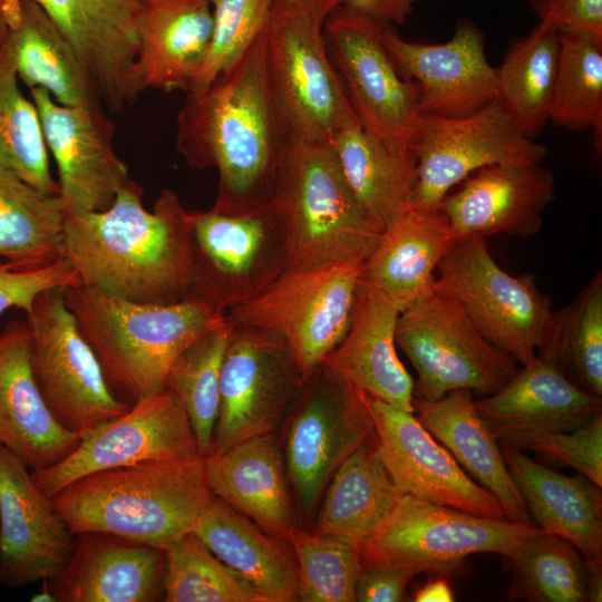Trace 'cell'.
Instances as JSON below:
<instances>
[{"mask_svg": "<svg viewBox=\"0 0 602 602\" xmlns=\"http://www.w3.org/2000/svg\"><path fill=\"white\" fill-rule=\"evenodd\" d=\"M264 32L206 89L188 93L177 115L176 149L190 167L216 169L212 208L221 212L271 202L289 142L268 86Z\"/></svg>", "mask_w": 602, "mask_h": 602, "instance_id": "cell-1", "label": "cell"}, {"mask_svg": "<svg viewBox=\"0 0 602 602\" xmlns=\"http://www.w3.org/2000/svg\"><path fill=\"white\" fill-rule=\"evenodd\" d=\"M192 212L164 188L153 210L128 179L109 207L66 214L62 256L82 285L136 303L192 298Z\"/></svg>", "mask_w": 602, "mask_h": 602, "instance_id": "cell-2", "label": "cell"}, {"mask_svg": "<svg viewBox=\"0 0 602 602\" xmlns=\"http://www.w3.org/2000/svg\"><path fill=\"white\" fill-rule=\"evenodd\" d=\"M213 497L201 458L96 472L50 499L74 535L97 532L165 550L193 531Z\"/></svg>", "mask_w": 602, "mask_h": 602, "instance_id": "cell-3", "label": "cell"}, {"mask_svg": "<svg viewBox=\"0 0 602 602\" xmlns=\"http://www.w3.org/2000/svg\"><path fill=\"white\" fill-rule=\"evenodd\" d=\"M64 295L110 388L135 401L164 390L175 358L227 319L225 312L197 298L136 303L82 284L66 287Z\"/></svg>", "mask_w": 602, "mask_h": 602, "instance_id": "cell-4", "label": "cell"}, {"mask_svg": "<svg viewBox=\"0 0 602 602\" xmlns=\"http://www.w3.org/2000/svg\"><path fill=\"white\" fill-rule=\"evenodd\" d=\"M271 202L285 224L293 266L365 260L383 233L355 196L330 144L289 139Z\"/></svg>", "mask_w": 602, "mask_h": 602, "instance_id": "cell-5", "label": "cell"}, {"mask_svg": "<svg viewBox=\"0 0 602 602\" xmlns=\"http://www.w3.org/2000/svg\"><path fill=\"white\" fill-rule=\"evenodd\" d=\"M317 8L275 0L264 32L269 90L289 139L330 144L359 122L331 65Z\"/></svg>", "mask_w": 602, "mask_h": 602, "instance_id": "cell-6", "label": "cell"}, {"mask_svg": "<svg viewBox=\"0 0 602 602\" xmlns=\"http://www.w3.org/2000/svg\"><path fill=\"white\" fill-rule=\"evenodd\" d=\"M363 260L288 266L250 301L227 311L242 326L285 343L307 381L344 337L361 287Z\"/></svg>", "mask_w": 602, "mask_h": 602, "instance_id": "cell-7", "label": "cell"}, {"mask_svg": "<svg viewBox=\"0 0 602 602\" xmlns=\"http://www.w3.org/2000/svg\"><path fill=\"white\" fill-rule=\"evenodd\" d=\"M281 426L279 440L295 515L305 527L333 474L373 435V424L363 392L321 365Z\"/></svg>", "mask_w": 602, "mask_h": 602, "instance_id": "cell-8", "label": "cell"}, {"mask_svg": "<svg viewBox=\"0 0 602 602\" xmlns=\"http://www.w3.org/2000/svg\"><path fill=\"white\" fill-rule=\"evenodd\" d=\"M396 344L418 375L415 397L429 401L456 389L493 395L518 369L516 361L486 340L462 307L434 282L401 310Z\"/></svg>", "mask_w": 602, "mask_h": 602, "instance_id": "cell-9", "label": "cell"}, {"mask_svg": "<svg viewBox=\"0 0 602 602\" xmlns=\"http://www.w3.org/2000/svg\"><path fill=\"white\" fill-rule=\"evenodd\" d=\"M434 287L453 298L482 336L525 366L536 357L553 314L536 275H512L479 235L458 237L437 265Z\"/></svg>", "mask_w": 602, "mask_h": 602, "instance_id": "cell-10", "label": "cell"}, {"mask_svg": "<svg viewBox=\"0 0 602 602\" xmlns=\"http://www.w3.org/2000/svg\"><path fill=\"white\" fill-rule=\"evenodd\" d=\"M192 298L227 313L289 265L285 224L272 202L245 213L192 212Z\"/></svg>", "mask_w": 602, "mask_h": 602, "instance_id": "cell-11", "label": "cell"}, {"mask_svg": "<svg viewBox=\"0 0 602 602\" xmlns=\"http://www.w3.org/2000/svg\"><path fill=\"white\" fill-rule=\"evenodd\" d=\"M41 292L29 312V362L50 414L67 430L86 437L130 407L116 398L101 366L81 336L64 295Z\"/></svg>", "mask_w": 602, "mask_h": 602, "instance_id": "cell-12", "label": "cell"}, {"mask_svg": "<svg viewBox=\"0 0 602 602\" xmlns=\"http://www.w3.org/2000/svg\"><path fill=\"white\" fill-rule=\"evenodd\" d=\"M545 531L534 524L479 517L404 495L382 525L360 545V560L362 567L407 565L423 572L455 573L468 555L503 556Z\"/></svg>", "mask_w": 602, "mask_h": 602, "instance_id": "cell-13", "label": "cell"}, {"mask_svg": "<svg viewBox=\"0 0 602 602\" xmlns=\"http://www.w3.org/2000/svg\"><path fill=\"white\" fill-rule=\"evenodd\" d=\"M304 383L283 341L264 330L232 322L221 367L219 417L207 456L274 433Z\"/></svg>", "mask_w": 602, "mask_h": 602, "instance_id": "cell-14", "label": "cell"}, {"mask_svg": "<svg viewBox=\"0 0 602 602\" xmlns=\"http://www.w3.org/2000/svg\"><path fill=\"white\" fill-rule=\"evenodd\" d=\"M415 153L410 205L438 206L475 171L504 163H542L547 147L527 136L494 100L460 117L421 114Z\"/></svg>", "mask_w": 602, "mask_h": 602, "instance_id": "cell-15", "label": "cell"}, {"mask_svg": "<svg viewBox=\"0 0 602 602\" xmlns=\"http://www.w3.org/2000/svg\"><path fill=\"white\" fill-rule=\"evenodd\" d=\"M324 27L362 128L391 147L415 151L423 114L419 89L388 52L385 28L343 7L330 13Z\"/></svg>", "mask_w": 602, "mask_h": 602, "instance_id": "cell-16", "label": "cell"}, {"mask_svg": "<svg viewBox=\"0 0 602 602\" xmlns=\"http://www.w3.org/2000/svg\"><path fill=\"white\" fill-rule=\"evenodd\" d=\"M203 458L186 410L169 389L142 397L127 411L86 437L51 467L31 472L49 497L72 482L106 469L145 462H187Z\"/></svg>", "mask_w": 602, "mask_h": 602, "instance_id": "cell-17", "label": "cell"}, {"mask_svg": "<svg viewBox=\"0 0 602 602\" xmlns=\"http://www.w3.org/2000/svg\"><path fill=\"white\" fill-rule=\"evenodd\" d=\"M382 462L404 495L487 518H506L496 497L474 482L414 412L363 392Z\"/></svg>", "mask_w": 602, "mask_h": 602, "instance_id": "cell-18", "label": "cell"}, {"mask_svg": "<svg viewBox=\"0 0 602 602\" xmlns=\"http://www.w3.org/2000/svg\"><path fill=\"white\" fill-rule=\"evenodd\" d=\"M45 138L58 168L59 196L66 212L106 210L130 178L114 149L115 127L104 108L58 104L41 87L30 88Z\"/></svg>", "mask_w": 602, "mask_h": 602, "instance_id": "cell-19", "label": "cell"}, {"mask_svg": "<svg viewBox=\"0 0 602 602\" xmlns=\"http://www.w3.org/2000/svg\"><path fill=\"white\" fill-rule=\"evenodd\" d=\"M72 536L31 472L0 447V583L17 589L51 579L68 561Z\"/></svg>", "mask_w": 602, "mask_h": 602, "instance_id": "cell-20", "label": "cell"}, {"mask_svg": "<svg viewBox=\"0 0 602 602\" xmlns=\"http://www.w3.org/2000/svg\"><path fill=\"white\" fill-rule=\"evenodd\" d=\"M382 40L399 71L417 84L423 114L460 117L497 100L495 68L486 59L482 31L472 22H458L443 43L407 41L389 28Z\"/></svg>", "mask_w": 602, "mask_h": 602, "instance_id": "cell-21", "label": "cell"}, {"mask_svg": "<svg viewBox=\"0 0 602 602\" xmlns=\"http://www.w3.org/2000/svg\"><path fill=\"white\" fill-rule=\"evenodd\" d=\"M88 71L103 105L120 111L139 96L136 21L142 0H35Z\"/></svg>", "mask_w": 602, "mask_h": 602, "instance_id": "cell-22", "label": "cell"}, {"mask_svg": "<svg viewBox=\"0 0 602 602\" xmlns=\"http://www.w3.org/2000/svg\"><path fill=\"white\" fill-rule=\"evenodd\" d=\"M474 406L499 446L524 449L538 437L575 430L602 415V398L535 357L497 392Z\"/></svg>", "mask_w": 602, "mask_h": 602, "instance_id": "cell-23", "label": "cell"}, {"mask_svg": "<svg viewBox=\"0 0 602 602\" xmlns=\"http://www.w3.org/2000/svg\"><path fill=\"white\" fill-rule=\"evenodd\" d=\"M447 194L439 207L458 237L535 235L544 210L555 201L553 173L541 163H504L482 167Z\"/></svg>", "mask_w": 602, "mask_h": 602, "instance_id": "cell-24", "label": "cell"}, {"mask_svg": "<svg viewBox=\"0 0 602 602\" xmlns=\"http://www.w3.org/2000/svg\"><path fill=\"white\" fill-rule=\"evenodd\" d=\"M66 564L47 580L57 602H154L164 598L162 548L85 532Z\"/></svg>", "mask_w": 602, "mask_h": 602, "instance_id": "cell-25", "label": "cell"}, {"mask_svg": "<svg viewBox=\"0 0 602 602\" xmlns=\"http://www.w3.org/2000/svg\"><path fill=\"white\" fill-rule=\"evenodd\" d=\"M29 338L27 320L10 321L0 332V447L36 472L60 462L81 438L46 406L30 368Z\"/></svg>", "mask_w": 602, "mask_h": 602, "instance_id": "cell-26", "label": "cell"}, {"mask_svg": "<svg viewBox=\"0 0 602 602\" xmlns=\"http://www.w3.org/2000/svg\"><path fill=\"white\" fill-rule=\"evenodd\" d=\"M402 308L361 282L350 326L322 366L360 391L415 412V382L396 351Z\"/></svg>", "mask_w": 602, "mask_h": 602, "instance_id": "cell-27", "label": "cell"}, {"mask_svg": "<svg viewBox=\"0 0 602 602\" xmlns=\"http://www.w3.org/2000/svg\"><path fill=\"white\" fill-rule=\"evenodd\" d=\"M217 498L266 533L288 541L297 515L283 452L274 433L247 438L203 458Z\"/></svg>", "mask_w": 602, "mask_h": 602, "instance_id": "cell-28", "label": "cell"}, {"mask_svg": "<svg viewBox=\"0 0 602 602\" xmlns=\"http://www.w3.org/2000/svg\"><path fill=\"white\" fill-rule=\"evenodd\" d=\"M136 30L138 91L153 88L188 93L212 38L210 1L142 0Z\"/></svg>", "mask_w": 602, "mask_h": 602, "instance_id": "cell-29", "label": "cell"}, {"mask_svg": "<svg viewBox=\"0 0 602 602\" xmlns=\"http://www.w3.org/2000/svg\"><path fill=\"white\" fill-rule=\"evenodd\" d=\"M457 240L439 205H409L363 260L361 282L404 309L433 284L437 265Z\"/></svg>", "mask_w": 602, "mask_h": 602, "instance_id": "cell-30", "label": "cell"}, {"mask_svg": "<svg viewBox=\"0 0 602 602\" xmlns=\"http://www.w3.org/2000/svg\"><path fill=\"white\" fill-rule=\"evenodd\" d=\"M533 523L571 542L588 562L602 563V491L582 474L566 476L501 446Z\"/></svg>", "mask_w": 602, "mask_h": 602, "instance_id": "cell-31", "label": "cell"}, {"mask_svg": "<svg viewBox=\"0 0 602 602\" xmlns=\"http://www.w3.org/2000/svg\"><path fill=\"white\" fill-rule=\"evenodd\" d=\"M412 404L423 427L496 497L506 520L534 524L497 439L474 406L472 391L452 390L435 401L414 397Z\"/></svg>", "mask_w": 602, "mask_h": 602, "instance_id": "cell-32", "label": "cell"}, {"mask_svg": "<svg viewBox=\"0 0 602 602\" xmlns=\"http://www.w3.org/2000/svg\"><path fill=\"white\" fill-rule=\"evenodd\" d=\"M265 602L299 601V571L290 543L275 537L216 496L193 531Z\"/></svg>", "mask_w": 602, "mask_h": 602, "instance_id": "cell-33", "label": "cell"}, {"mask_svg": "<svg viewBox=\"0 0 602 602\" xmlns=\"http://www.w3.org/2000/svg\"><path fill=\"white\" fill-rule=\"evenodd\" d=\"M7 43L29 88L41 87L60 105L104 108L98 91L58 27L35 0H14Z\"/></svg>", "mask_w": 602, "mask_h": 602, "instance_id": "cell-34", "label": "cell"}, {"mask_svg": "<svg viewBox=\"0 0 602 602\" xmlns=\"http://www.w3.org/2000/svg\"><path fill=\"white\" fill-rule=\"evenodd\" d=\"M402 496L382 462L373 431L333 474L310 532L361 545L389 517Z\"/></svg>", "mask_w": 602, "mask_h": 602, "instance_id": "cell-35", "label": "cell"}, {"mask_svg": "<svg viewBox=\"0 0 602 602\" xmlns=\"http://www.w3.org/2000/svg\"><path fill=\"white\" fill-rule=\"evenodd\" d=\"M330 145L355 196L385 231L410 205L415 151L391 147L359 122L341 129Z\"/></svg>", "mask_w": 602, "mask_h": 602, "instance_id": "cell-36", "label": "cell"}, {"mask_svg": "<svg viewBox=\"0 0 602 602\" xmlns=\"http://www.w3.org/2000/svg\"><path fill=\"white\" fill-rule=\"evenodd\" d=\"M560 56V29L548 19L517 39L495 68L497 100L530 137L548 120Z\"/></svg>", "mask_w": 602, "mask_h": 602, "instance_id": "cell-37", "label": "cell"}, {"mask_svg": "<svg viewBox=\"0 0 602 602\" xmlns=\"http://www.w3.org/2000/svg\"><path fill=\"white\" fill-rule=\"evenodd\" d=\"M66 208L58 194L45 193L0 172V256L50 263L62 256Z\"/></svg>", "mask_w": 602, "mask_h": 602, "instance_id": "cell-38", "label": "cell"}, {"mask_svg": "<svg viewBox=\"0 0 602 602\" xmlns=\"http://www.w3.org/2000/svg\"><path fill=\"white\" fill-rule=\"evenodd\" d=\"M536 357L584 391L602 397V274L563 309L553 311Z\"/></svg>", "mask_w": 602, "mask_h": 602, "instance_id": "cell-39", "label": "cell"}, {"mask_svg": "<svg viewBox=\"0 0 602 602\" xmlns=\"http://www.w3.org/2000/svg\"><path fill=\"white\" fill-rule=\"evenodd\" d=\"M548 120L570 130L593 129L602 138V37L560 29V56Z\"/></svg>", "mask_w": 602, "mask_h": 602, "instance_id": "cell-40", "label": "cell"}, {"mask_svg": "<svg viewBox=\"0 0 602 602\" xmlns=\"http://www.w3.org/2000/svg\"><path fill=\"white\" fill-rule=\"evenodd\" d=\"M508 594L528 602L585 601V560L566 538L543 532L503 555Z\"/></svg>", "mask_w": 602, "mask_h": 602, "instance_id": "cell-41", "label": "cell"}, {"mask_svg": "<svg viewBox=\"0 0 602 602\" xmlns=\"http://www.w3.org/2000/svg\"><path fill=\"white\" fill-rule=\"evenodd\" d=\"M18 79L6 40L0 51V172L59 195L37 108L20 90Z\"/></svg>", "mask_w": 602, "mask_h": 602, "instance_id": "cell-42", "label": "cell"}, {"mask_svg": "<svg viewBox=\"0 0 602 602\" xmlns=\"http://www.w3.org/2000/svg\"><path fill=\"white\" fill-rule=\"evenodd\" d=\"M232 332L226 321L193 340L173 361L165 388L183 404L201 456L208 455L220 410V377Z\"/></svg>", "mask_w": 602, "mask_h": 602, "instance_id": "cell-43", "label": "cell"}, {"mask_svg": "<svg viewBox=\"0 0 602 602\" xmlns=\"http://www.w3.org/2000/svg\"><path fill=\"white\" fill-rule=\"evenodd\" d=\"M166 602H265L193 532L165 550Z\"/></svg>", "mask_w": 602, "mask_h": 602, "instance_id": "cell-44", "label": "cell"}, {"mask_svg": "<svg viewBox=\"0 0 602 602\" xmlns=\"http://www.w3.org/2000/svg\"><path fill=\"white\" fill-rule=\"evenodd\" d=\"M288 542L299 571V601L355 602L362 570L360 544L295 526Z\"/></svg>", "mask_w": 602, "mask_h": 602, "instance_id": "cell-45", "label": "cell"}, {"mask_svg": "<svg viewBox=\"0 0 602 602\" xmlns=\"http://www.w3.org/2000/svg\"><path fill=\"white\" fill-rule=\"evenodd\" d=\"M213 31L207 54L188 93L206 89L235 65L265 30L275 0H208Z\"/></svg>", "mask_w": 602, "mask_h": 602, "instance_id": "cell-46", "label": "cell"}, {"mask_svg": "<svg viewBox=\"0 0 602 602\" xmlns=\"http://www.w3.org/2000/svg\"><path fill=\"white\" fill-rule=\"evenodd\" d=\"M524 449L547 463L572 467L602 487V415L575 430L533 439Z\"/></svg>", "mask_w": 602, "mask_h": 602, "instance_id": "cell-47", "label": "cell"}, {"mask_svg": "<svg viewBox=\"0 0 602 602\" xmlns=\"http://www.w3.org/2000/svg\"><path fill=\"white\" fill-rule=\"evenodd\" d=\"M78 284L81 282L77 272L64 256L43 264L1 263L0 315L10 308H19L27 313L41 292Z\"/></svg>", "mask_w": 602, "mask_h": 602, "instance_id": "cell-48", "label": "cell"}, {"mask_svg": "<svg viewBox=\"0 0 602 602\" xmlns=\"http://www.w3.org/2000/svg\"><path fill=\"white\" fill-rule=\"evenodd\" d=\"M419 573H423L421 569L407 565L362 567L356 585V601H402L408 583Z\"/></svg>", "mask_w": 602, "mask_h": 602, "instance_id": "cell-49", "label": "cell"}, {"mask_svg": "<svg viewBox=\"0 0 602 602\" xmlns=\"http://www.w3.org/2000/svg\"><path fill=\"white\" fill-rule=\"evenodd\" d=\"M541 20L548 19L559 29L571 28L602 37V0H531Z\"/></svg>", "mask_w": 602, "mask_h": 602, "instance_id": "cell-50", "label": "cell"}, {"mask_svg": "<svg viewBox=\"0 0 602 602\" xmlns=\"http://www.w3.org/2000/svg\"><path fill=\"white\" fill-rule=\"evenodd\" d=\"M416 0H346L341 6L382 28L402 25Z\"/></svg>", "mask_w": 602, "mask_h": 602, "instance_id": "cell-51", "label": "cell"}, {"mask_svg": "<svg viewBox=\"0 0 602 602\" xmlns=\"http://www.w3.org/2000/svg\"><path fill=\"white\" fill-rule=\"evenodd\" d=\"M414 601L430 602V601H454V595L450 586L445 580H435L426 583L415 593Z\"/></svg>", "mask_w": 602, "mask_h": 602, "instance_id": "cell-52", "label": "cell"}, {"mask_svg": "<svg viewBox=\"0 0 602 602\" xmlns=\"http://www.w3.org/2000/svg\"><path fill=\"white\" fill-rule=\"evenodd\" d=\"M585 601H602V563L585 561Z\"/></svg>", "mask_w": 602, "mask_h": 602, "instance_id": "cell-53", "label": "cell"}, {"mask_svg": "<svg viewBox=\"0 0 602 602\" xmlns=\"http://www.w3.org/2000/svg\"><path fill=\"white\" fill-rule=\"evenodd\" d=\"M13 1L14 0H0V51L8 37Z\"/></svg>", "mask_w": 602, "mask_h": 602, "instance_id": "cell-54", "label": "cell"}, {"mask_svg": "<svg viewBox=\"0 0 602 602\" xmlns=\"http://www.w3.org/2000/svg\"><path fill=\"white\" fill-rule=\"evenodd\" d=\"M290 2L295 3H304L312 6L320 10L327 18L336 9L341 7L346 0H285Z\"/></svg>", "mask_w": 602, "mask_h": 602, "instance_id": "cell-55", "label": "cell"}, {"mask_svg": "<svg viewBox=\"0 0 602 602\" xmlns=\"http://www.w3.org/2000/svg\"><path fill=\"white\" fill-rule=\"evenodd\" d=\"M32 602H57L54 594L50 591V588L48 585V581H42V590L36 594H33L30 599Z\"/></svg>", "mask_w": 602, "mask_h": 602, "instance_id": "cell-56", "label": "cell"}]
</instances>
